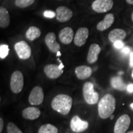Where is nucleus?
Segmentation results:
<instances>
[{
  "label": "nucleus",
  "instance_id": "f257e3e1",
  "mask_svg": "<svg viewBox=\"0 0 133 133\" xmlns=\"http://www.w3.org/2000/svg\"><path fill=\"white\" fill-rule=\"evenodd\" d=\"M116 107V100L110 94H105L98 104V113L101 118L107 119L114 114Z\"/></svg>",
  "mask_w": 133,
  "mask_h": 133
},
{
  "label": "nucleus",
  "instance_id": "f03ea898",
  "mask_svg": "<svg viewBox=\"0 0 133 133\" xmlns=\"http://www.w3.org/2000/svg\"><path fill=\"white\" fill-rule=\"evenodd\" d=\"M73 100L70 96L66 94H58L52 99L51 102V107L56 112L59 114L67 115L72 107Z\"/></svg>",
  "mask_w": 133,
  "mask_h": 133
},
{
  "label": "nucleus",
  "instance_id": "7ed1b4c3",
  "mask_svg": "<svg viewBox=\"0 0 133 133\" xmlns=\"http://www.w3.org/2000/svg\"><path fill=\"white\" fill-rule=\"evenodd\" d=\"M83 94L84 101L89 105H94L98 102L99 94L94 91V84L91 82H86L83 87Z\"/></svg>",
  "mask_w": 133,
  "mask_h": 133
},
{
  "label": "nucleus",
  "instance_id": "20e7f679",
  "mask_svg": "<svg viewBox=\"0 0 133 133\" xmlns=\"http://www.w3.org/2000/svg\"><path fill=\"white\" fill-rule=\"evenodd\" d=\"M10 86L12 92L18 94L21 92L24 87V76L21 71H15L12 74Z\"/></svg>",
  "mask_w": 133,
  "mask_h": 133
},
{
  "label": "nucleus",
  "instance_id": "39448f33",
  "mask_svg": "<svg viewBox=\"0 0 133 133\" xmlns=\"http://www.w3.org/2000/svg\"><path fill=\"white\" fill-rule=\"evenodd\" d=\"M14 49L20 59L25 60L31 56V48L25 41L16 43L14 45Z\"/></svg>",
  "mask_w": 133,
  "mask_h": 133
},
{
  "label": "nucleus",
  "instance_id": "423d86ee",
  "mask_svg": "<svg viewBox=\"0 0 133 133\" xmlns=\"http://www.w3.org/2000/svg\"><path fill=\"white\" fill-rule=\"evenodd\" d=\"M131 124V118L127 114L119 116L114 126V133H126Z\"/></svg>",
  "mask_w": 133,
  "mask_h": 133
},
{
  "label": "nucleus",
  "instance_id": "0eeeda50",
  "mask_svg": "<svg viewBox=\"0 0 133 133\" xmlns=\"http://www.w3.org/2000/svg\"><path fill=\"white\" fill-rule=\"evenodd\" d=\"M63 65L61 63L60 65L56 64H48L44 66V71L46 75L50 79H56L62 75L63 72Z\"/></svg>",
  "mask_w": 133,
  "mask_h": 133
},
{
  "label": "nucleus",
  "instance_id": "6e6552de",
  "mask_svg": "<svg viewBox=\"0 0 133 133\" xmlns=\"http://www.w3.org/2000/svg\"><path fill=\"white\" fill-rule=\"evenodd\" d=\"M114 6L113 0H95L92 4V8L98 13H104L112 9Z\"/></svg>",
  "mask_w": 133,
  "mask_h": 133
},
{
  "label": "nucleus",
  "instance_id": "1a4fd4ad",
  "mask_svg": "<svg viewBox=\"0 0 133 133\" xmlns=\"http://www.w3.org/2000/svg\"><path fill=\"white\" fill-rule=\"evenodd\" d=\"M44 100V92L42 88L36 86L33 88L30 94L29 102L32 105H38L42 104Z\"/></svg>",
  "mask_w": 133,
  "mask_h": 133
},
{
  "label": "nucleus",
  "instance_id": "9d476101",
  "mask_svg": "<svg viewBox=\"0 0 133 133\" xmlns=\"http://www.w3.org/2000/svg\"><path fill=\"white\" fill-rule=\"evenodd\" d=\"M89 123L88 121H83L78 116L75 115L72 118L70 121V128L75 132H81L88 129Z\"/></svg>",
  "mask_w": 133,
  "mask_h": 133
},
{
  "label": "nucleus",
  "instance_id": "9b49d317",
  "mask_svg": "<svg viewBox=\"0 0 133 133\" xmlns=\"http://www.w3.org/2000/svg\"><path fill=\"white\" fill-rule=\"evenodd\" d=\"M56 19L60 22H66L73 17V11L66 6H59L56 11Z\"/></svg>",
  "mask_w": 133,
  "mask_h": 133
},
{
  "label": "nucleus",
  "instance_id": "f8f14e48",
  "mask_svg": "<svg viewBox=\"0 0 133 133\" xmlns=\"http://www.w3.org/2000/svg\"><path fill=\"white\" fill-rule=\"evenodd\" d=\"M45 43L48 48L53 53H58L61 49V46L56 41V36L54 33L49 32L45 36Z\"/></svg>",
  "mask_w": 133,
  "mask_h": 133
},
{
  "label": "nucleus",
  "instance_id": "ddd939ff",
  "mask_svg": "<svg viewBox=\"0 0 133 133\" xmlns=\"http://www.w3.org/2000/svg\"><path fill=\"white\" fill-rule=\"evenodd\" d=\"M89 36V30L86 27H81L78 30L74 37V43L76 46H82L86 43Z\"/></svg>",
  "mask_w": 133,
  "mask_h": 133
},
{
  "label": "nucleus",
  "instance_id": "4468645a",
  "mask_svg": "<svg viewBox=\"0 0 133 133\" xmlns=\"http://www.w3.org/2000/svg\"><path fill=\"white\" fill-rule=\"evenodd\" d=\"M74 31L70 27H65L60 31L59 38L60 41L64 44H70L74 39Z\"/></svg>",
  "mask_w": 133,
  "mask_h": 133
},
{
  "label": "nucleus",
  "instance_id": "2eb2a0df",
  "mask_svg": "<svg viewBox=\"0 0 133 133\" xmlns=\"http://www.w3.org/2000/svg\"><path fill=\"white\" fill-rule=\"evenodd\" d=\"M101 51V48L97 44H92L89 47L87 56V61L89 64H94L97 62L98 56Z\"/></svg>",
  "mask_w": 133,
  "mask_h": 133
},
{
  "label": "nucleus",
  "instance_id": "dca6fc26",
  "mask_svg": "<svg viewBox=\"0 0 133 133\" xmlns=\"http://www.w3.org/2000/svg\"><path fill=\"white\" fill-rule=\"evenodd\" d=\"M115 21V17L113 14H108L105 16L103 21L99 22L97 25V29L99 31H104L112 25Z\"/></svg>",
  "mask_w": 133,
  "mask_h": 133
},
{
  "label": "nucleus",
  "instance_id": "f3484780",
  "mask_svg": "<svg viewBox=\"0 0 133 133\" xmlns=\"http://www.w3.org/2000/svg\"><path fill=\"white\" fill-rule=\"evenodd\" d=\"M75 74L79 79H85L92 74V69L90 66L87 65H81L76 67Z\"/></svg>",
  "mask_w": 133,
  "mask_h": 133
},
{
  "label": "nucleus",
  "instance_id": "a211bd4d",
  "mask_svg": "<svg viewBox=\"0 0 133 133\" xmlns=\"http://www.w3.org/2000/svg\"><path fill=\"white\" fill-rule=\"evenodd\" d=\"M41 112L39 109L36 107H30L25 108L22 112V116L24 118L33 120L39 118Z\"/></svg>",
  "mask_w": 133,
  "mask_h": 133
},
{
  "label": "nucleus",
  "instance_id": "6ab92c4d",
  "mask_svg": "<svg viewBox=\"0 0 133 133\" xmlns=\"http://www.w3.org/2000/svg\"><path fill=\"white\" fill-rule=\"evenodd\" d=\"M126 36V33L124 30L115 29L109 33V39L110 41L114 43L117 41H123Z\"/></svg>",
  "mask_w": 133,
  "mask_h": 133
},
{
  "label": "nucleus",
  "instance_id": "aec40b11",
  "mask_svg": "<svg viewBox=\"0 0 133 133\" xmlns=\"http://www.w3.org/2000/svg\"><path fill=\"white\" fill-rule=\"evenodd\" d=\"M10 24V16L8 9L3 6L0 7V26L2 29L7 28Z\"/></svg>",
  "mask_w": 133,
  "mask_h": 133
},
{
  "label": "nucleus",
  "instance_id": "412c9836",
  "mask_svg": "<svg viewBox=\"0 0 133 133\" xmlns=\"http://www.w3.org/2000/svg\"><path fill=\"white\" fill-rule=\"evenodd\" d=\"M41 35V30L36 26H31L26 32V37L30 41L37 39Z\"/></svg>",
  "mask_w": 133,
  "mask_h": 133
},
{
  "label": "nucleus",
  "instance_id": "4be33fe9",
  "mask_svg": "<svg viewBox=\"0 0 133 133\" xmlns=\"http://www.w3.org/2000/svg\"><path fill=\"white\" fill-rule=\"evenodd\" d=\"M111 85L114 89L119 91H124L127 88L125 83L123 81V79L118 76L112 78L111 79Z\"/></svg>",
  "mask_w": 133,
  "mask_h": 133
},
{
  "label": "nucleus",
  "instance_id": "5701e85b",
  "mask_svg": "<svg viewBox=\"0 0 133 133\" xmlns=\"http://www.w3.org/2000/svg\"><path fill=\"white\" fill-rule=\"evenodd\" d=\"M38 133H58V129L51 124H43L38 129Z\"/></svg>",
  "mask_w": 133,
  "mask_h": 133
},
{
  "label": "nucleus",
  "instance_id": "b1692460",
  "mask_svg": "<svg viewBox=\"0 0 133 133\" xmlns=\"http://www.w3.org/2000/svg\"><path fill=\"white\" fill-rule=\"evenodd\" d=\"M35 1V0H16L15 4L17 7L24 8L31 6Z\"/></svg>",
  "mask_w": 133,
  "mask_h": 133
},
{
  "label": "nucleus",
  "instance_id": "393cba45",
  "mask_svg": "<svg viewBox=\"0 0 133 133\" xmlns=\"http://www.w3.org/2000/svg\"><path fill=\"white\" fill-rule=\"evenodd\" d=\"M8 133H23L21 129L14 123L10 122L7 126Z\"/></svg>",
  "mask_w": 133,
  "mask_h": 133
},
{
  "label": "nucleus",
  "instance_id": "a878e982",
  "mask_svg": "<svg viewBox=\"0 0 133 133\" xmlns=\"http://www.w3.org/2000/svg\"><path fill=\"white\" fill-rule=\"evenodd\" d=\"M9 46L6 44H1L0 45V58L1 59H4L9 54Z\"/></svg>",
  "mask_w": 133,
  "mask_h": 133
},
{
  "label": "nucleus",
  "instance_id": "bb28decb",
  "mask_svg": "<svg viewBox=\"0 0 133 133\" xmlns=\"http://www.w3.org/2000/svg\"><path fill=\"white\" fill-rule=\"evenodd\" d=\"M43 15L45 17L49 18V19H52V18L56 17V13L52 11H50V10H46V11H44Z\"/></svg>",
  "mask_w": 133,
  "mask_h": 133
},
{
  "label": "nucleus",
  "instance_id": "cd10ccee",
  "mask_svg": "<svg viewBox=\"0 0 133 133\" xmlns=\"http://www.w3.org/2000/svg\"><path fill=\"white\" fill-rule=\"evenodd\" d=\"M114 46L116 49H122L124 48V43L122 41H117L114 43Z\"/></svg>",
  "mask_w": 133,
  "mask_h": 133
},
{
  "label": "nucleus",
  "instance_id": "c85d7f7f",
  "mask_svg": "<svg viewBox=\"0 0 133 133\" xmlns=\"http://www.w3.org/2000/svg\"><path fill=\"white\" fill-rule=\"evenodd\" d=\"M129 52H130V49L128 47H124L122 48V50H121V52L124 54H128Z\"/></svg>",
  "mask_w": 133,
  "mask_h": 133
},
{
  "label": "nucleus",
  "instance_id": "c756f323",
  "mask_svg": "<svg viewBox=\"0 0 133 133\" xmlns=\"http://www.w3.org/2000/svg\"><path fill=\"white\" fill-rule=\"evenodd\" d=\"M126 89H127L128 92L130 93L133 92V84H129V85L127 86Z\"/></svg>",
  "mask_w": 133,
  "mask_h": 133
},
{
  "label": "nucleus",
  "instance_id": "7c9ffc66",
  "mask_svg": "<svg viewBox=\"0 0 133 133\" xmlns=\"http://www.w3.org/2000/svg\"><path fill=\"white\" fill-rule=\"evenodd\" d=\"M3 126H4V121H3V119L2 118H0V132H2Z\"/></svg>",
  "mask_w": 133,
  "mask_h": 133
},
{
  "label": "nucleus",
  "instance_id": "2f4dec72",
  "mask_svg": "<svg viewBox=\"0 0 133 133\" xmlns=\"http://www.w3.org/2000/svg\"><path fill=\"white\" fill-rule=\"evenodd\" d=\"M130 66L133 68V52L130 54Z\"/></svg>",
  "mask_w": 133,
  "mask_h": 133
},
{
  "label": "nucleus",
  "instance_id": "473e14b6",
  "mask_svg": "<svg viewBox=\"0 0 133 133\" xmlns=\"http://www.w3.org/2000/svg\"><path fill=\"white\" fill-rule=\"evenodd\" d=\"M126 1L129 4H133V0H126Z\"/></svg>",
  "mask_w": 133,
  "mask_h": 133
},
{
  "label": "nucleus",
  "instance_id": "72a5a7b5",
  "mask_svg": "<svg viewBox=\"0 0 133 133\" xmlns=\"http://www.w3.org/2000/svg\"><path fill=\"white\" fill-rule=\"evenodd\" d=\"M130 106H131V109H132L133 110V103H132V104H131L130 105Z\"/></svg>",
  "mask_w": 133,
  "mask_h": 133
},
{
  "label": "nucleus",
  "instance_id": "f704fd0d",
  "mask_svg": "<svg viewBox=\"0 0 133 133\" xmlns=\"http://www.w3.org/2000/svg\"><path fill=\"white\" fill-rule=\"evenodd\" d=\"M114 115H112L110 116V119H114Z\"/></svg>",
  "mask_w": 133,
  "mask_h": 133
},
{
  "label": "nucleus",
  "instance_id": "c9c22d12",
  "mask_svg": "<svg viewBox=\"0 0 133 133\" xmlns=\"http://www.w3.org/2000/svg\"><path fill=\"white\" fill-rule=\"evenodd\" d=\"M131 19H132V21H133V12L132 13V14H131Z\"/></svg>",
  "mask_w": 133,
  "mask_h": 133
},
{
  "label": "nucleus",
  "instance_id": "e433bc0d",
  "mask_svg": "<svg viewBox=\"0 0 133 133\" xmlns=\"http://www.w3.org/2000/svg\"><path fill=\"white\" fill-rule=\"evenodd\" d=\"M131 76H132V78H133V69H132V74H131Z\"/></svg>",
  "mask_w": 133,
  "mask_h": 133
},
{
  "label": "nucleus",
  "instance_id": "4c0bfd02",
  "mask_svg": "<svg viewBox=\"0 0 133 133\" xmlns=\"http://www.w3.org/2000/svg\"><path fill=\"white\" fill-rule=\"evenodd\" d=\"M127 133H133V131H129V132H128Z\"/></svg>",
  "mask_w": 133,
  "mask_h": 133
}]
</instances>
